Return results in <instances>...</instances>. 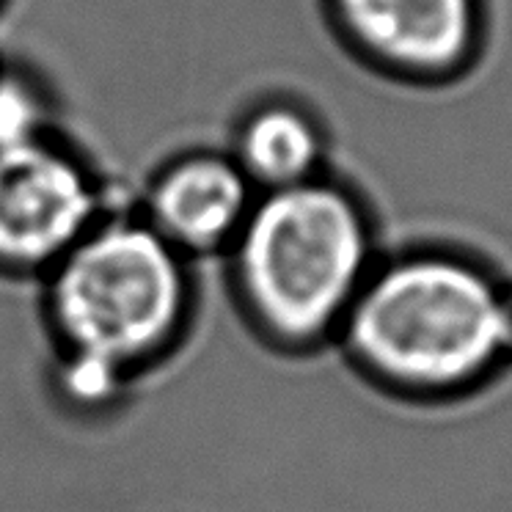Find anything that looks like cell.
<instances>
[{
	"instance_id": "obj_1",
	"label": "cell",
	"mask_w": 512,
	"mask_h": 512,
	"mask_svg": "<svg viewBox=\"0 0 512 512\" xmlns=\"http://www.w3.org/2000/svg\"><path fill=\"white\" fill-rule=\"evenodd\" d=\"M336 339L386 389L457 394L507 358L504 290L463 256L413 251L372 268Z\"/></svg>"
},
{
	"instance_id": "obj_2",
	"label": "cell",
	"mask_w": 512,
	"mask_h": 512,
	"mask_svg": "<svg viewBox=\"0 0 512 512\" xmlns=\"http://www.w3.org/2000/svg\"><path fill=\"white\" fill-rule=\"evenodd\" d=\"M226 254L245 317L284 350L336 339L378 265L364 207L320 177L259 193Z\"/></svg>"
},
{
	"instance_id": "obj_3",
	"label": "cell",
	"mask_w": 512,
	"mask_h": 512,
	"mask_svg": "<svg viewBox=\"0 0 512 512\" xmlns=\"http://www.w3.org/2000/svg\"><path fill=\"white\" fill-rule=\"evenodd\" d=\"M45 276L61 356L89 358L127 380L163 356L190 317L188 259L144 218H100Z\"/></svg>"
},
{
	"instance_id": "obj_4",
	"label": "cell",
	"mask_w": 512,
	"mask_h": 512,
	"mask_svg": "<svg viewBox=\"0 0 512 512\" xmlns=\"http://www.w3.org/2000/svg\"><path fill=\"white\" fill-rule=\"evenodd\" d=\"M100 218L97 185L72 155L42 138L0 152L3 273H47Z\"/></svg>"
},
{
	"instance_id": "obj_5",
	"label": "cell",
	"mask_w": 512,
	"mask_h": 512,
	"mask_svg": "<svg viewBox=\"0 0 512 512\" xmlns=\"http://www.w3.org/2000/svg\"><path fill=\"white\" fill-rule=\"evenodd\" d=\"M334 12L369 58L419 78L460 69L477 42V0H334Z\"/></svg>"
},
{
	"instance_id": "obj_6",
	"label": "cell",
	"mask_w": 512,
	"mask_h": 512,
	"mask_svg": "<svg viewBox=\"0 0 512 512\" xmlns=\"http://www.w3.org/2000/svg\"><path fill=\"white\" fill-rule=\"evenodd\" d=\"M256 196L232 157L196 152L157 174L146 193L144 221L185 259L218 254L229 251Z\"/></svg>"
},
{
	"instance_id": "obj_7",
	"label": "cell",
	"mask_w": 512,
	"mask_h": 512,
	"mask_svg": "<svg viewBox=\"0 0 512 512\" xmlns=\"http://www.w3.org/2000/svg\"><path fill=\"white\" fill-rule=\"evenodd\" d=\"M232 160L256 193L292 188L317 177L323 135L298 108L268 105L248 116L237 135Z\"/></svg>"
},
{
	"instance_id": "obj_8",
	"label": "cell",
	"mask_w": 512,
	"mask_h": 512,
	"mask_svg": "<svg viewBox=\"0 0 512 512\" xmlns=\"http://www.w3.org/2000/svg\"><path fill=\"white\" fill-rule=\"evenodd\" d=\"M45 127V102L20 75H0V152L34 144Z\"/></svg>"
},
{
	"instance_id": "obj_9",
	"label": "cell",
	"mask_w": 512,
	"mask_h": 512,
	"mask_svg": "<svg viewBox=\"0 0 512 512\" xmlns=\"http://www.w3.org/2000/svg\"><path fill=\"white\" fill-rule=\"evenodd\" d=\"M504 353L512 358V290H504Z\"/></svg>"
}]
</instances>
